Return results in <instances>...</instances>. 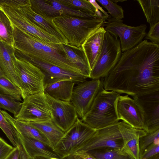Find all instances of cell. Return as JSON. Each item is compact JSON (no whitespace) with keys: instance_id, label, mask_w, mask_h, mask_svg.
<instances>
[{"instance_id":"6da1fadb","label":"cell","mask_w":159,"mask_h":159,"mask_svg":"<svg viewBox=\"0 0 159 159\" xmlns=\"http://www.w3.org/2000/svg\"><path fill=\"white\" fill-rule=\"evenodd\" d=\"M102 79L105 90L131 97L159 91V45L142 41L122 53L116 66Z\"/></svg>"},{"instance_id":"ee69618b","label":"cell","mask_w":159,"mask_h":159,"mask_svg":"<svg viewBox=\"0 0 159 159\" xmlns=\"http://www.w3.org/2000/svg\"><path fill=\"white\" fill-rule=\"evenodd\" d=\"M34 159H48L46 158H45L41 157H37L34 158Z\"/></svg>"},{"instance_id":"1f68e13d","label":"cell","mask_w":159,"mask_h":159,"mask_svg":"<svg viewBox=\"0 0 159 159\" xmlns=\"http://www.w3.org/2000/svg\"><path fill=\"white\" fill-rule=\"evenodd\" d=\"M22 103L11 96L0 93V108L7 110L16 116L20 111Z\"/></svg>"},{"instance_id":"ffe728a7","label":"cell","mask_w":159,"mask_h":159,"mask_svg":"<svg viewBox=\"0 0 159 159\" xmlns=\"http://www.w3.org/2000/svg\"><path fill=\"white\" fill-rule=\"evenodd\" d=\"M106 32L103 27L93 30L89 34L81 45L91 70L100 52Z\"/></svg>"},{"instance_id":"e0dca14e","label":"cell","mask_w":159,"mask_h":159,"mask_svg":"<svg viewBox=\"0 0 159 159\" xmlns=\"http://www.w3.org/2000/svg\"><path fill=\"white\" fill-rule=\"evenodd\" d=\"M38 67L44 75L45 87L60 81L69 80L75 83L84 81L88 78L80 73L65 70L58 66L36 60L29 61Z\"/></svg>"},{"instance_id":"5bb4252c","label":"cell","mask_w":159,"mask_h":159,"mask_svg":"<svg viewBox=\"0 0 159 159\" xmlns=\"http://www.w3.org/2000/svg\"><path fill=\"white\" fill-rule=\"evenodd\" d=\"M45 95L49 107L51 120L65 133L78 118L75 107L70 102L57 100Z\"/></svg>"},{"instance_id":"7402d4cb","label":"cell","mask_w":159,"mask_h":159,"mask_svg":"<svg viewBox=\"0 0 159 159\" xmlns=\"http://www.w3.org/2000/svg\"><path fill=\"white\" fill-rule=\"evenodd\" d=\"M18 133L26 151L32 158L41 157L48 159L61 158L51 146L38 140L23 136Z\"/></svg>"},{"instance_id":"52a82bcc","label":"cell","mask_w":159,"mask_h":159,"mask_svg":"<svg viewBox=\"0 0 159 159\" xmlns=\"http://www.w3.org/2000/svg\"><path fill=\"white\" fill-rule=\"evenodd\" d=\"M123 145L119 121L96 129L92 136L75 149L72 154L86 153L91 150L102 148L121 149Z\"/></svg>"},{"instance_id":"44dd1931","label":"cell","mask_w":159,"mask_h":159,"mask_svg":"<svg viewBox=\"0 0 159 159\" xmlns=\"http://www.w3.org/2000/svg\"><path fill=\"white\" fill-rule=\"evenodd\" d=\"M15 52L13 45L0 41V69L20 88L15 69Z\"/></svg>"},{"instance_id":"9c48e42d","label":"cell","mask_w":159,"mask_h":159,"mask_svg":"<svg viewBox=\"0 0 159 159\" xmlns=\"http://www.w3.org/2000/svg\"><path fill=\"white\" fill-rule=\"evenodd\" d=\"M96 129L78 118L53 149L62 158L72 154L74 150L90 138Z\"/></svg>"},{"instance_id":"d6986e66","label":"cell","mask_w":159,"mask_h":159,"mask_svg":"<svg viewBox=\"0 0 159 159\" xmlns=\"http://www.w3.org/2000/svg\"><path fill=\"white\" fill-rule=\"evenodd\" d=\"M119 128L123 142L121 150L133 159H140L139 139L147 132L133 128L123 121H119Z\"/></svg>"},{"instance_id":"f35d334b","label":"cell","mask_w":159,"mask_h":159,"mask_svg":"<svg viewBox=\"0 0 159 159\" xmlns=\"http://www.w3.org/2000/svg\"><path fill=\"white\" fill-rule=\"evenodd\" d=\"M19 137V145L18 146L19 151V159H34L30 156L26 151L22 141Z\"/></svg>"},{"instance_id":"f1b7e54d","label":"cell","mask_w":159,"mask_h":159,"mask_svg":"<svg viewBox=\"0 0 159 159\" xmlns=\"http://www.w3.org/2000/svg\"><path fill=\"white\" fill-rule=\"evenodd\" d=\"M0 93L11 96L17 101H22L20 89L12 82L0 69Z\"/></svg>"},{"instance_id":"484cf974","label":"cell","mask_w":159,"mask_h":159,"mask_svg":"<svg viewBox=\"0 0 159 159\" xmlns=\"http://www.w3.org/2000/svg\"><path fill=\"white\" fill-rule=\"evenodd\" d=\"M37 129L47 139L53 149L65 133L60 129L51 120L28 122Z\"/></svg>"},{"instance_id":"d590c367","label":"cell","mask_w":159,"mask_h":159,"mask_svg":"<svg viewBox=\"0 0 159 159\" xmlns=\"http://www.w3.org/2000/svg\"><path fill=\"white\" fill-rule=\"evenodd\" d=\"M159 153V140L149 145L141 155L140 159H148Z\"/></svg>"},{"instance_id":"ab89813d","label":"cell","mask_w":159,"mask_h":159,"mask_svg":"<svg viewBox=\"0 0 159 159\" xmlns=\"http://www.w3.org/2000/svg\"><path fill=\"white\" fill-rule=\"evenodd\" d=\"M19 151L18 147H15L13 150L5 159H19Z\"/></svg>"},{"instance_id":"30bf717a","label":"cell","mask_w":159,"mask_h":159,"mask_svg":"<svg viewBox=\"0 0 159 159\" xmlns=\"http://www.w3.org/2000/svg\"><path fill=\"white\" fill-rule=\"evenodd\" d=\"M0 8L7 15L12 27L30 34L47 43H61L56 38L33 23L18 7L12 5L0 2Z\"/></svg>"},{"instance_id":"9a60e30c","label":"cell","mask_w":159,"mask_h":159,"mask_svg":"<svg viewBox=\"0 0 159 159\" xmlns=\"http://www.w3.org/2000/svg\"><path fill=\"white\" fill-rule=\"evenodd\" d=\"M132 97L143 111L144 130L149 133L159 129V91Z\"/></svg>"},{"instance_id":"bcb514c9","label":"cell","mask_w":159,"mask_h":159,"mask_svg":"<svg viewBox=\"0 0 159 159\" xmlns=\"http://www.w3.org/2000/svg\"><path fill=\"white\" fill-rule=\"evenodd\" d=\"M48 159H62V158H51Z\"/></svg>"},{"instance_id":"f6af8a7d","label":"cell","mask_w":159,"mask_h":159,"mask_svg":"<svg viewBox=\"0 0 159 159\" xmlns=\"http://www.w3.org/2000/svg\"><path fill=\"white\" fill-rule=\"evenodd\" d=\"M112 2H114V3H116L117 2H123L124 1H125V0H111Z\"/></svg>"},{"instance_id":"4316f807","label":"cell","mask_w":159,"mask_h":159,"mask_svg":"<svg viewBox=\"0 0 159 159\" xmlns=\"http://www.w3.org/2000/svg\"><path fill=\"white\" fill-rule=\"evenodd\" d=\"M147 22L152 26L159 22V0H137Z\"/></svg>"},{"instance_id":"83f0119b","label":"cell","mask_w":159,"mask_h":159,"mask_svg":"<svg viewBox=\"0 0 159 159\" xmlns=\"http://www.w3.org/2000/svg\"><path fill=\"white\" fill-rule=\"evenodd\" d=\"M86 153L96 159H133L121 149L102 148L91 150Z\"/></svg>"},{"instance_id":"277c9868","label":"cell","mask_w":159,"mask_h":159,"mask_svg":"<svg viewBox=\"0 0 159 159\" xmlns=\"http://www.w3.org/2000/svg\"><path fill=\"white\" fill-rule=\"evenodd\" d=\"M53 25L63 35L68 44L78 48L81 46L89 34L106 21L97 18H84L65 15L53 19Z\"/></svg>"},{"instance_id":"cb8c5ba5","label":"cell","mask_w":159,"mask_h":159,"mask_svg":"<svg viewBox=\"0 0 159 159\" xmlns=\"http://www.w3.org/2000/svg\"><path fill=\"white\" fill-rule=\"evenodd\" d=\"M2 112L5 118L21 135L35 139L51 146L44 135L28 122L18 120L5 111L2 110Z\"/></svg>"},{"instance_id":"4dcf8cb0","label":"cell","mask_w":159,"mask_h":159,"mask_svg":"<svg viewBox=\"0 0 159 159\" xmlns=\"http://www.w3.org/2000/svg\"><path fill=\"white\" fill-rule=\"evenodd\" d=\"M0 128L6 135L14 147L19 145V137L17 131L5 118L0 109Z\"/></svg>"},{"instance_id":"7a4b0ae2","label":"cell","mask_w":159,"mask_h":159,"mask_svg":"<svg viewBox=\"0 0 159 159\" xmlns=\"http://www.w3.org/2000/svg\"><path fill=\"white\" fill-rule=\"evenodd\" d=\"M13 47L18 55L81 74L67 59L60 43H49L13 27Z\"/></svg>"},{"instance_id":"4fadbf2b","label":"cell","mask_w":159,"mask_h":159,"mask_svg":"<svg viewBox=\"0 0 159 159\" xmlns=\"http://www.w3.org/2000/svg\"><path fill=\"white\" fill-rule=\"evenodd\" d=\"M30 1L32 10L40 16L49 20H52L57 16L65 15L98 18L87 12L70 8L62 4L59 0Z\"/></svg>"},{"instance_id":"2e32d148","label":"cell","mask_w":159,"mask_h":159,"mask_svg":"<svg viewBox=\"0 0 159 159\" xmlns=\"http://www.w3.org/2000/svg\"><path fill=\"white\" fill-rule=\"evenodd\" d=\"M116 108L119 121L121 120L133 128L144 130L143 113L134 99L127 94L120 95L116 102Z\"/></svg>"},{"instance_id":"8d00e7d4","label":"cell","mask_w":159,"mask_h":159,"mask_svg":"<svg viewBox=\"0 0 159 159\" xmlns=\"http://www.w3.org/2000/svg\"><path fill=\"white\" fill-rule=\"evenodd\" d=\"M145 39L150 40L151 42L159 45V22L150 27V30Z\"/></svg>"},{"instance_id":"7bdbcfd3","label":"cell","mask_w":159,"mask_h":159,"mask_svg":"<svg viewBox=\"0 0 159 159\" xmlns=\"http://www.w3.org/2000/svg\"><path fill=\"white\" fill-rule=\"evenodd\" d=\"M148 159H159V153H158Z\"/></svg>"},{"instance_id":"603a6c76","label":"cell","mask_w":159,"mask_h":159,"mask_svg":"<svg viewBox=\"0 0 159 159\" xmlns=\"http://www.w3.org/2000/svg\"><path fill=\"white\" fill-rule=\"evenodd\" d=\"M61 45L68 60L82 75L90 78L91 70L82 48L68 44L61 43Z\"/></svg>"},{"instance_id":"60d3db41","label":"cell","mask_w":159,"mask_h":159,"mask_svg":"<svg viewBox=\"0 0 159 159\" xmlns=\"http://www.w3.org/2000/svg\"><path fill=\"white\" fill-rule=\"evenodd\" d=\"M89 1L92 5L95 8L96 10H98L101 11L103 14L106 16L110 17L111 16L109 15L107 12L105 11L95 0H89Z\"/></svg>"},{"instance_id":"ba28073f","label":"cell","mask_w":159,"mask_h":159,"mask_svg":"<svg viewBox=\"0 0 159 159\" xmlns=\"http://www.w3.org/2000/svg\"><path fill=\"white\" fill-rule=\"evenodd\" d=\"M102 26L105 30L120 39L121 51L123 52L130 49L140 43L146 36L147 26L141 24L136 26L128 25L118 20L110 17Z\"/></svg>"},{"instance_id":"3957f363","label":"cell","mask_w":159,"mask_h":159,"mask_svg":"<svg viewBox=\"0 0 159 159\" xmlns=\"http://www.w3.org/2000/svg\"><path fill=\"white\" fill-rule=\"evenodd\" d=\"M120 94L101 88L89 111L81 119L96 129H101L119 121L116 104Z\"/></svg>"},{"instance_id":"ac0fdd59","label":"cell","mask_w":159,"mask_h":159,"mask_svg":"<svg viewBox=\"0 0 159 159\" xmlns=\"http://www.w3.org/2000/svg\"><path fill=\"white\" fill-rule=\"evenodd\" d=\"M8 4L18 7L34 24L56 38L62 43L68 44L65 37L53 25L52 20L43 17L32 10L30 0H10Z\"/></svg>"},{"instance_id":"f546056e","label":"cell","mask_w":159,"mask_h":159,"mask_svg":"<svg viewBox=\"0 0 159 159\" xmlns=\"http://www.w3.org/2000/svg\"><path fill=\"white\" fill-rule=\"evenodd\" d=\"M0 41L13 45V28L7 15L0 8Z\"/></svg>"},{"instance_id":"8fae6325","label":"cell","mask_w":159,"mask_h":159,"mask_svg":"<svg viewBox=\"0 0 159 159\" xmlns=\"http://www.w3.org/2000/svg\"><path fill=\"white\" fill-rule=\"evenodd\" d=\"M16 119L27 122L51 120L49 107L44 92L28 96L23 99Z\"/></svg>"},{"instance_id":"d6a6232c","label":"cell","mask_w":159,"mask_h":159,"mask_svg":"<svg viewBox=\"0 0 159 159\" xmlns=\"http://www.w3.org/2000/svg\"><path fill=\"white\" fill-rule=\"evenodd\" d=\"M59 1L62 4L70 8L81 10L93 15L96 17L95 15V8L88 0H59Z\"/></svg>"},{"instance_id":"e575fe53","label":"cell","mask_w":159,"mask_h":159,"mask_svg":"<svg viewBox=\"0 0 159 159\" xmlns=\"http://www.w3.org/2000/svg\"><path fill=\"white\" fill-rule=\"evenodd\" d=\"M158 140H159V129L147 133L145 135L141 137L139 141L141 155L149 145Z\"/></svg>"},{"instance_id":"7c38bea8","label":"cell","mask_w":159,"mask_h":159,"mask_svg":"<svg viewBox=\"0 0 159 159\" xmlns=\"http://www.w3.org/2000/svg\"><path fill=\"white\" fill-rule=\"evenodd\" d=\"M101 79L86 80L77 84L74 88L70 102L75 107L78 117L81 119L89 111L103 86Z\"/></svg>"},{"instance_id":"8992f818","label":"cell","mask_w":159,"mask_h":159,"mask_svg":"<svg viewBox=\"0 0 159 159\" xmlns=\"http://www.w3.org/2000/svg\"><path fill=\"white\" fill-rule=\"evenodd\" d=\"M121 54L118 38L106 31L100 52L91 70L90 78L101 79L105 76L116 64Z\"/></svg>"},{"instance_id":"5b68a950","label":"cell","mask_w":159,"mask_h":159,"mask_svg":"<svg viewBox=\"0 0 159 159\" xmlns=\"http://www.w3.org/2000/svg\"><path fill=\"white\" fill-rule=\"evenodd\" d=\"M16 73L23 99L44 92V75L41 70L28 60L17 55L15 60Z\"/></svg>"},{"instance_id":"74e56055","label":"cell","mask_w":159,"mask_h":159,"mask_svg":"<svg viewBox=\"0 0 159 159\" xmlns=\"http://www.w3.org/2000/svg\"><path fill=\"white\" fill-rule=\"evenodd\" d=\"M14 148L0 137V159H5Z\"/></svg>"},{"instance_id":"b9f144b4","label":"cell","mask_w":159,"mask_h":159,"mask_svg":"<svg viewBox=\"0 0 159 159\" xmlns=\"http://www.w3.org/2000/svg\"><path fill=\"white\" fill-rule=\"evenodd\" d=\"M62 159H82L80 154H73L62 158Z\"/></svg>"},{"instance_id":"d4e9b609","label":"cell","mask_w":159,"mask_h":159,"mask_svg":"<svg viewBox=\"0 0 159 159\" xmlns=\"http://www.w3.org/2000/svg\"><path fill=\"white\" fill-rule=\"evenodd\" d=\"M75 84L69 80L60 81L45 87L44 93L55 99L70 102Z\"/></svg>"},{"instance_id":"836d02e7","label":"cell","mask_w":159,"mask_h":159,"mask_svg":"<svg viewBox=\"0 0 159 159\" xmlns=\"http://www.w3.org/2000/svg\"><path fill=\"white\" fill-rule=\"evenodd\" d=\"M97 1L108 11L112 18L122 20L124 18V11L122 8L116 3L110 0H97Z\"/></svg>"}]
</instances>
